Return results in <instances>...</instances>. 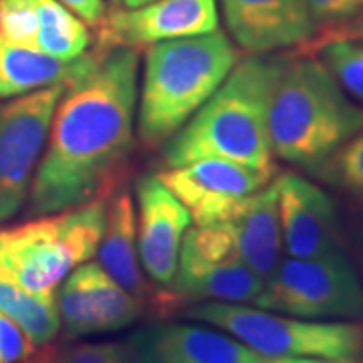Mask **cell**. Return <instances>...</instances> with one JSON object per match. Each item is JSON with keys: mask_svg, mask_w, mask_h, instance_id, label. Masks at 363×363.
<instances>
[{"mask_svg": "<svg viewBox=\"0 0 363 363\" xmlns=\"http://www.w3.org/2000/svg\"><path fill=\"white\" fill-rule=\"evenodd\" d=\"M138 49H95L55 107L49 138L28 192L30 216L57 214L104 198L135 142Z\"/></svg>", "mask_w": 363, "mask_h": 363, "instance_id": "obj_1", "label": "cell"}, {"mask_svg": "<svg viewBox=\"0 0 363 363\" xmlns=\"http://www.w3.org/2000/svg\"><path fill=\"white\" fill-rule=\"evenodd\" d=\"M286 55H248L238 61L174 138L164 143L166 168L198 160H228L274 174L269 107Z\"/></svg>", "mask_w": 363, "mask_h": 363, "instance_id": "obj_2", "label": "cell"}, {"mask_svg": "<svg viewBox=\"0 0 363 363\" xmlns=\"http://www.w3.org/2000/svg\"><path fill=\"white\" fill-rule=\"evenodd\" d=\"M363 130V109L311 55H286L269 107L272 156L317 174L343 143Z\"/></svg>", "mask_w": 363, "mask_h": 363, "instance_id": "obj_3", "label": "cell"}, {"mask_svg": "<svg viewBox=\"0 0 363 363\" xmlns=\"http://www.w3.org/2000/svg\"><path fill=\"white\" fill-rule=\"evenodd\" d=\"M236 63L238 51L220 30L147 47L138 104L140 142L154 150L174 138Z\"/></svg>", "mask_w": 363, "mask_h": 363, "instance_id": "obj_4", "label": "cell"}, {"mask_svg": "<svg viewBox=\"0 0 363 363\" xmlns=\"http://www.w3.org/2000/svg\"><path fill=\"white\" fill-rule=\"evenodd\" d=\"M107 220V200L0 230V279L35 295L55 297L67 274L97 255Z\"/></svg>", "mask_w": 363, "mask_h": 363, "instance_id": "obj_5", "label": "cell"}, {"mask_svg": "<svg viewBox=\"0 0 363 363\" xmlns=\"http://www.w3.org/2000/svg\"><path fill=\"white\" fill-rule=\"evenodd\" d=\"M184 317L212 325L271 357L363 363V323L285 317L240 303L204 301Z\"/></svg>", "mask_w": 363, "mask_h": 363, "instance_id": "obj_6", "label": "cell"}, {"mask_svg": "<svg viewBox=\"0 0 363 363\" xmlns=\"http://www.w3.org/2000/svg\"><path fill=\"white\" fill-rule=\"evenodd\" d=\"M252 305L301 319H363V285L347 252L289 259Z\"/></svg>", "mask_w": 363, "mask_h": 363, "instance_id": "obj_7", "label": "cell"}, {"mask_svg": "<svg viewBox=\"0 0 363 363\" xmlns=\"http://www.w3.org/2000/svg\"><path fill=\"white\" fill-rule=\"evenodd\" d=\"M65 85L0 101V224L25 204Z\"/></svg>", "mask_w": 363, "mask_h": 363, "instance_id": "obj_8", "label": "cell"}, {"mask_svg": "<svg viewBox=\"0 0 363 363\" xmlns=\"http://www.w3.org/2000/svg\"><path fill=\"white\" fill-rule=\"evenodd\" d=\"M157 178L188 208L192 220L204 226L228 220L247 196L271 182L272 172L210 157L178 168H166L157 174Z\"/></svg>", "mask_w": 363, "mask_h": 363, "instance_id": "obj_9", "label": "cell"}, {"mask_svg": "<svg viewBox=\"0 0 363 363\" xmlns=\"http://www.w3.org/2000/svg\"><path fill=\"white\" fill-rule=\"evenodd\" d=\"M55 301L67 339L125 329L142 317L145 307L91 260L67 274Z\"/></svg>", "mask_w": 363, "mask_h": 363, "instance_id": "obj_10", "label": "cell"}, {"mask_svg": "<svg viewBox=\"0 0 363 363\" xmlns=\"http://www.w3.org/2000/svg\"><path fill=\"white\" fill-rule=\"evenodd\" d=\"M97 49H143L157 43L218 30L216 0H154L138 9H116L97 26Z\"/></svg>", "mask_w": 363, "mask_h": 363, "instance_id": "obj_11", "label": "cell"}, {"mask_svg": "<svg viewBox=\"0 0 363 363\" xmlns=\"http://www.w3.org/2000/svg\"><path fill=\"white\" fill-rule=\"evenodd\" d=\"M128 343L138 363H333L271 357L222 329L188 323L147 325L135 331Z\"/></svg>", "mask_w": 363, "mask_h": 363, "instance_id": "obj_12", "label": "cell"}, {"mask_svg": "<svg viewBox=\"0 0 363 363\" xmlns=\"http://www.w3.org/2000/svg\"><path fill=\"white\" fill-rule=\"evenodd\" d=\"M283 248L291 259H321L345 252L337 208L317 184L285 172L277 180Z\"/></svg>", "mask_w": 363, "mask_h": 363, "instance_id": "obj_13", "label": "cell"}, {"mask_svg": "<svg viewBox=\"0 0 363 363\" xmlns=\"http://www.w3.org/2000/svg\"><path fill=\"white\" fill-rule=\"evenodd\" d=\"M135 196L140 262L150 283L166 291L176 279L182 240L192 216L157 174L142 176L135 184Z\"/></svg>", "mask_w": 363, "mask_h": 363, "instance_id": "obj_14", "label": "cell"}, {"mask_svg": "<svg viewBox=\"0 0 363 363\" xmlns=\"http://www.w3.org/2000/svg\"><path fill=\"white\" fill-rule=\"evenodd\" d=\"M234 43L250 55L305 47L317 35L307 0H220Z\"/></svg>", "mask_w": 363, "mask_h": 363, "instance_id": "obj_15", "label": "cell"}, {"mask_svg": "<svg viewBox=\"0 0 363 363\" xmlns=\"http://www.w3.org/2000/svg\"><path fill=\"white\" fill-rule=\"evenodd\" d=\"M238 257L267 283L281 264L283 233L274 182L247 196L226 222Z\"/></svg>", "mask_w": 363, "mask_h": 363, "instance_id": "obj_16", "label": "cell"}, {"mask_svg": "<svg viewBox=\"0 0 363 363\" xmlns=\"http://www.w3.org/2000/svg\"><path fill=\"white\" fill-rule=\"evenodd\" d=\"M99 264L117 285L143 305H156L160 289L154 291L143 277L140 252H138V218L130 192L121 190L113 196L107 208L105 233L97 248Z\"/></svg>", "mask_w": 363, "mask_h": 363, "instance_id": "obj_17", "label": "cell"}, {"mask_svg": "<svg viewBox=\"0 0 363 363\" xmlns=\"http://www.w3.org/2000/svg\"><path fill=\"white\" fill-rule=\"evenodd\" d=\"M81 57L65 63L47 52L13 45L0 37V99L67 85L77 75Z\"/></svg>", "mask_w": 363, "mask_h": 363, "instance_id": "obj_18", "label": "cell"}, {"mask_svg": "<svg viewBox=\"0 0 363 363\" xmlns=\"http://www.w3.org/2000/svg\"><path fill=\"white\" fill-rule=\"evenodd\" d=\"M0 313L11 317L37 347L51 345L61 331L55 297L35 295L0 279Z\"/></svg>", "mask_w": 363, "mask_h": 363, "instance_id": "obj_19", "label": "cell"}, {"mask_svg": "<svg viewBox=\"0 0 363 363\" xmlns=\"http://www.w3.org/2000/svg\"><path fill=\"white\" fill-rule=\"evenodd\" d=\"M39 35L37 49L59 61L71 63L83 57L91 45L87 25L59 0H37Z\"/></svg>", "mask_w": 363, "mask_h": 363, "instance_id": "obj_20", "label": "cell"}, {"mask_svg": "<svg viewBox=\"0 0 363 363\" xmlns=\"http://www.w3.org/2000/svg\"><path fill=\"white\" fill-rule=\"evenodd\" d=\"M30 363H138L131 345L119 341L107 343H65L39 347Z\"/></svg>", "mask_w": 363, "mask_h": 363, "instance_id": "obj_21", "label": "cell"}, {"mask_svg": "<svg viewBox=\"0 0 363 363\" xmlns=\"http://www.w3.org/2000/svg\"><path fill=\"white\" fill-rule=\"evenodd\" d=\"M315 176L363 200V130L343 143Z\"/></svg>", "mask_w": 363, "mask_h": 363, "instance_id": "obj_22", "label": "cell"}, {"mask_svg": "<svg viewBox=\"0 0 363 363\" xmlns=\"http://www.w3.org/2000/svg\"><path fill=\"white\" fill-rule=\"evenodd\" d=\"M321 63L343 89L363 101V43L353 39L329 40L321 45Z\"/></svg>", "mask_w": 363, "mask_h": 363, "instance_id": "obj_23", "label": "cell"}, {"mask_svg": "<svg viewBox=\"0 0 363 363\" xmlns=\"http://www.w3.org/2000/svg\"><path fill=\"white\" fill-rule=\"evenodd\" d=\"M37 0H0V37L13 45L37 49Z\"/></svg>", "mask_w": 363, "mask_h": 363, "instance_id": "obj_24", "label": "cell"}, {"mask_svg": "<svg viewBox=\"0 0 363 363\" xmlns=\"http://www.w3.org/2000/svg\"><path fill=\"white\" fill-rule=\"evenodd\" d=\"M37 350L25 331L0 313V363H30Z\"/></svg>", "mask_w": 363, "mask_h": 363, "instance_id": "obj_25", "label": "cell"}, {"mask_svg": "<svg viewBox=\"0 0 363 363\" xmlns=\"http://www.w3.org/2000/svg\"><path fill=\"white\" fill-rule=\"evenodd\" d=\"M317 26H333L363 13V0H307Z\"/></svg>", "mask_w": 363, "mask_h": 363, "instance_id": "obj_26", "label": "cell"}, {"mask_svg": "<svg viewBox=\"0 0 363 363\" xmlns=\"http://www.w3.org/2000/svg\"><path fill=\"white\" fill-rule=\"evenodd\" d=\"M337 39H363V13L341 23V25L325 26L321 35H315V39L309 45H305V51H315L325 43Z\"/></svg>", "mask_w": 363, "mask_h": 363, "instance_id": "obj_27", "label": "cell"}, {"mask_svg": "<svg viewBox=\"0 0 363 363\" xmlns=\"http://www.w3.org/2000/svg\"><path fill=\"white\" fill-rule=\"evenodd\" d=\"M59 2L89 26H99L107 14L104 0H59Z\"/></svg>", "mask_w": 363, "mask_h": 363, "instance_id": "obj_28", "label": "cell"}, {"mask_svg": "<svg viewBox=\"0 0 363 363\" xmlns=\"http://www.w3.org/2000/svg\"><path fill=\"white\" fill-rule=\"evenodd\" d=\"M116 6H123V9H138V6H143L145 0H111Z\"/></svg>", "mask_w": 363, "mask_h": 363, "instance_id": "obj_29", "label": "cell"}, {"mask_svg": "<svg viewBox=\"0 0 363 363\" xmlns=\"http://www.w3.org/2000/svg\"><path fill=\"white\" fill-rule=\"evenodd\" d=\"M357 240H359V252H362V259H363V200H362V210H359V230H357Z\"/></svg>", "mask_w": 363, "mask_h": 363, "instance_id": "obj_30", "label": "cell"}, {"mask_svg": "<svg viewBox=\"0 0 363 363\" xmlns=\"http://www.w3.org/2000/svg\"><path fill=\"white\" fill-rule=\"evenodd\" d=\"M147 2H154V0H145V4H147Z\"/></svg>", "mask_w": 363, "mask_h": 363, "instance_id": "obj_31", "label": "cell"}]
</instances>
